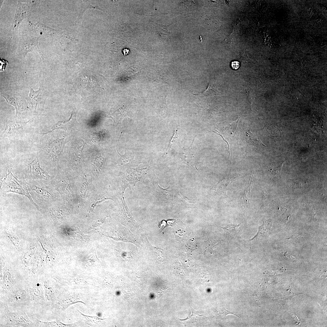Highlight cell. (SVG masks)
Instances as JSON below:
<instances>
[{
	"label": "cell",
	"mask_w": 327,
	"mask_h": 327,
	"mask_svg": "<svg viewBox=\"0 0 327 327\" xmlns=\"http://www.w3.org/2000/svg\"><path fill=\"white\" fill-rule=\"evenodd\" d=\"M43 84H40V87L38 91H35L32 88L30 90L29 96L26 99L31 107L36 109L37 105L41 103L43 99L44 90Z\"/></svg>",
	"instance_id": "obj_1"
},
{
	"label": "cell",
	"mask_w": 327,
	"mask_h": 327,
	"mask_svg": "<svg viewBox=\"0 0 327 327\" xmlns=\"http://www.w3.org/2000/svg\"><path fill=\"white\" fill-rule=\"evenodd\" d=\"M177 130H175L174 134H173V136L172 137V139H171V141L170 142V144H169L167 149L166 150L167 151L168 150H169L170 149V147H171V144H172V143H173V140H174V139H176V138H177Z\"/></svg>",
	"instance_id": "obj_11"
},
{
	"label": "cell",
	"mask_w": 327,
	"mask_h": 327,
	"mask_svg": "<svg viewBox=\"0 0 327 327\" xmlns=\"http://www.w3.org/2000/svg\"><path fill=\"white\" fill-rule=\"evenodd\" d=\"M195 138V137L194 138ZM194 138L190 147L186 149H184L180 155V158L184 163L191 165L198 171L196 165L194 156L192 150Z\"/></svg>",
	"instance_id": "obj_3"
},
{
	"label": "cell",
	"mask_w": 327,
	"mask_h": 327,
	"mask_svg": "<svg viewBox=\"0 0 327 327\" xmlns=\"http://www.w3.org/2000/svg\"><path fill=\"white\" fill-rule=\"evenodd\" d=\"M30 176L33 178H39L46 179L49 176L47 173L40 167L39 162L38 160L29 165Z\"/></svg>",
	"instance_id": "obj_4"
},
{
	"label": "cell",
	"mask_w": 327,
	"mask_h": 327,
	"mask_svg": "<svg viewBox=\"0 0 327 327\" xmlns=\"http://www.w3.org/2000/svg\"><path fill=\"white\" fill-rule=\"evenodd\" d=\"M240 66V63L237 61H234L231 62V66L233 70H236L239 69Z\"/></svg>",
	"instance_id": "obj_10"
},
{
	"label": "cell",
	"mask_w": 327,
	"mask_h": 327,
	"mask_svg": "<svg viewBox=\"0 0 327 327\" xmlns=\"http://www.w3.org/2000/svg\"><path fill=\"white\" fill-rule=\"evenodd\" d=\"M272 225V222L271 219L266 220L265 218H264L263 219V223L259 227L258 233L253 238L261 235H265L269 231Z\"/></svg>",
	"instance_id": "obj_6"
},
{
	"label": "cell",
	"mask_w": 327,
	"mask_h": 327,
	"mask_svg": "<svg viewBox=\"0 0 327 327\" xmlns=\"http://www.w3.org/2000/svg\"><path fill=\"white\" fill-rule=\"evenodd\" d=\"M240 226V224H228L225 227H220L223 229L225 232L231 235L235 236L239 232Z\"/></svg>",
	"instance_id": "obj_7"
},
{
	"label": "cell",
	"mask_w": 327,
	"mask_h": 327,
	"mask_svg": "<svg viewBox=\"0 0 327 327\" xmlns=\"http://www.w3.org/2000/svg\"><path fill=\"white\" fill-rule=\"evenodd\" d=\"M153 185L152 193L155 197L165 201H168L172 200V196L170 187L166 189L162 188L159 186L158 182L156 181L153 182Z\"/></svg>",
	"instance_id": "obj_2"
},
{
	"label": "cell",
	"mask_w": 327,
	"mask_h": 327,
	"mask_svg": "<svg viewBox=\"0 0 327 327\" xmlns=\"http://www.w3.org/2000/svg\"><path fill=\"white\" fill-rule=\"evenodd\" d=\"M192 93L196 97L200 98L210 96L219 95L221 94L216 89L213 82L210 81L207 88L205 91L197 94Z\"/></svg>",
	"instance_id": "obj_5"
},
{
	"label": "cell",
	"mask_w": 327,
	"mask_h": 327,
	"mask_svg": "<svg viewBox=\"0 0 327 327\" xmlns=\"http://www.w3.org/2000/svg\"><path fill=\"white\" fill-rule=\"evenodd\" d=\"M249 188L247 187L244 191L241 198V201L243 205L245 207H248L249 206V199L247 197L248 194H246Z\"/></svg>",
	"instance_id": "obj_9"
},
{
	"label": "cell",
	"mask_w": 327,
	"mask_h": 327,
	"mask_svg": "<svg viewBox=\"0 0 327 327\" xmlns=\"http://www.w3.org/2000/svg\"><path fill=\"white\" fill-rule=\"evenodd\" d=\"M4 97L8 103L13 105L15 107L16 110V116H19L22 110L18 104L17 101L8 95H6Z\"/></svg>",
	"instance_id": "obj_8"
},
{
	"label": "cell",
	"mask_w": 327,
	"mask_h": 327,
	"mask_svg": "<svg viewBox=\"0 0 327 327\" xmlns=\"http://www.w3.org/2000/svg\"><path fill=\"white\" fill-rule=\"evenodd\" d=\"M123 52L124 55H126L128 54L130 52L129 51L128 49H124L123 50Z\"/></svg>",
	"instance_id": "obj_12"
}]
</instances>
